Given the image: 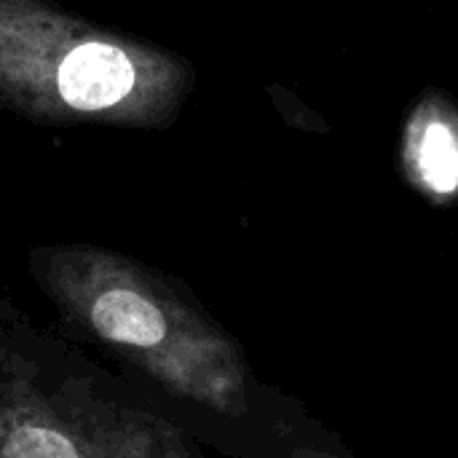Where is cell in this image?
<instances>
[{
	"label": "cell",
	"mask_w": 458,
	"mask_h": 458,
	"mask_svg": "<svg viewBox=\"0 0 458 458\" xmlns=\"http://www.w3.org/2000/svg\"><path fill=\"white\" fill-rule=\"evenodd\" d=\"M271 458H354L344 443L327 432L325 427H319L317 421H311L309 416H303L301 411L293 416V421L287 424V429L282 432V440L274 451Z\"/></svg>",
	"instance_id": "5"
},
{
	"label": "cell",
	"mask_w": 458,
	"mask_h": 458,
	"mask_svg": "<svg viewBox=\"0 0 458 458\" xmlns=\"http://www.w3.org/2000/svg\"><path fill=\"white\" fill-rule=\"evenodd\" d=\"M32 274L86 335L134 362L166 392L250 424L274 454L298 405L258 384L242 346L172 279L89 244L46 247Z\"/></svg>",
	"instance_id": "1"
},
{
	"label": "cell",
	"mask_w": 458,
	"mask_h": 458,
	"mask_svg": "<svg viewBox=\"0 0 458 458\" xmlns=\"http://www.w3.org/2000/svg\"><path fill=\"white\" fill-rule=\"evenodd\" d=\"M193 81L188 59L51 0H0V102L30 121L158 129Z\"/></svg>",
	"instance_id": "2"
},
{
	"label": "cell",
	"mask_w": 458,
	"mask_h": 458,
	"mask_svg": "<svg viewBox=\"0 0 458 458\" xmlns=\"http://www.w3.org/2000/svg\"><path fill=\"white\" fill-rule=\"evenodd\" d=\"M400 161L408 185L435 207L458 201V105L443 91H427L411 110Z\"/></svg>",
	"instance_id": "4"
},
{
	"label": "cell",
	"mask_w": 458,
	"mask_h": 458,
	"mask_svg": "<svg viewBox=\"0 0 458 458\" xmlns=\"http://www.w3.org/2000/svg\"><path fill=\"white\" fill-rule=\"evenodd\" d=\"M0 458H105V451L48 400L13 389L0 403ZM121 458L193 456L174 429L150 421L137 445Z\"/></svg>",
	"instance_id": "3"
}]
</instances>
